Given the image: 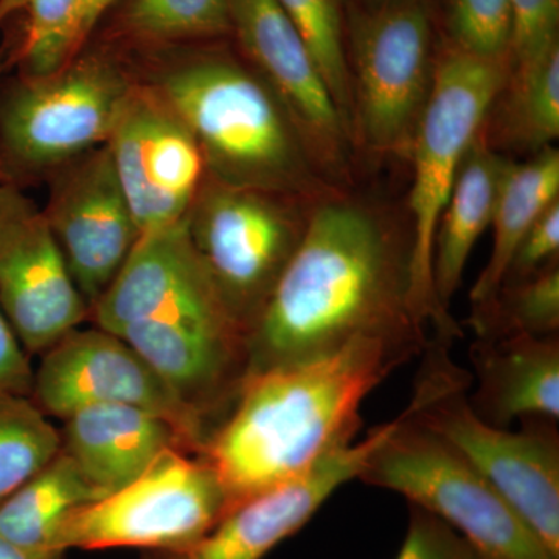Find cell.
<instances>
[{
    "label": "cell",
    "instance_id": "6da1fadb",
    "mask_svg": "<svg viewBox=\"0 0 559 559\" xmlns=\"http://www.w3.org/2000/svg\"><path fill=\"white\" fill-rule=\"evenodd\" d=\"M411 234L378 210L334 193L311 205L299 248L248 336V373L297 366L349 342L421 353L409 304Z\"/></svg>",
    "mask_w": 559,
    "mask_h": 559
},
{
    "label": "cell",
    "instance_id": "7a4b0ae2",
    "mask_svg": "<svg viewBox=\"0 0 559 559\" xmlns=\"http://www.w3.org/2000/svg\"><path fill=\"white\" fill-rule=\"evenodd\" d=\"M415 355L403 345L358 340L307 362L246 378L234 407L200 452L223 481L230 509L356 441L364 401Z\"/></svg>",
    "mask_w": 559,
    "mask_h": 559
},
{
    "label": "cell",
    "instance_id": "3957f363",
    "mask_svg": "<svg viewBox=\"0 0 559 559\" xmlns=\"http://www.w3.org/2000/svg\"><path fill=\"white\" fill-rule=\"evenodd\" d=\"M124 53L197 139L210 178L307 204L337 193L285 103L240 53L219 40Z\"/></svg>",
    "mask_w": 559,
    "mask_h": 559
},
{
    "label": "cell",
    "instance_id": "277c9868",
    "mask_svg": "<svg viewBox=\"0 0 559 559\" xmlns=\"http://www.w3.org/2000/svg\"><path fill=\"white\" fill-rule=\"evenodd\" d=\"M138 84L130 57L100 39L50 75L0 79V183H46L106 145Z\"/></svg>",
    "mask_w": 559,
    "mask_h": 559
},
{
    "label": "cell",
    "instance_id": "5b68a950",
    "mask_svg": "<svg viewBox=\"0 0 559 559\" xmlns=\"http://www.w3.org/2000/svg\"><path fill=\"white\" fill-rule=\"evenodd\" d=\"M507 76L509 61L487 60L444 44L436 53L432 90L412 143L411 311L419 329L432 326L436 340L447 345L460 331L451 316L440 311L433 294L437 226L463 157L484 127Z\"/></svg>",
    "mask_w": 559,
    "mask_h": 559
},
{
    "label": "cell",
    "instance_id": "8992f818",
    "mask_svg": "<svg viewBox=\"0 0 559 559\" xmlns=\"http://www.w3.org/2000/svg\"><path fill=\"white\" fill-rule=\"evenodd\" d=\"M448 349L439 341L426 345L411 400L415 417L468 460L559 559L558 423L524 419L516 432L484 421L466 396L471 378Z\"/></svg>",
    "mask_w": 559,
    "mask_h": 559
},
{
    "label": "cell",
    "instance_id": "52a82bcc",
    "mask_svg": "<svg viewBox=\"0 0 559 559\" xmlns=\"http://www.w3.org/2000/svg\"><path fill=\"white\" fill-rule=\"evenodd\" d=\"M414 409L411 401L358 480L429 511L488 559H557L479 471L423 425Z\"/></svg>",
    "mask_w": 559,
    "mask_h": 559
},
{
    "label": "cell",
    "instance_id": "ba28073f",
    "mask_svg": "<svg viewBox=\"0 0 559 559\" xmlns=\"http://www.w3.org/2000/svg\"><path fill=\"white\" fill-rule=\"evenodd\" d=\"M229 509L209 460L168 448L131 484L69 513L51 549H182L207 535Z\"/></svg>",
    "mask_w": 559,
    "mask_h": 559
},
{
    "label": "cell",
    "instance_id": "9c48e42d",
    "mask_svg": "<svg viewBox=\"0 0 559 559\" xmlns=\"http://www.w3.org/2000/svg\"><path fill=\"white\" fill-rule=\"evenodd\" d=\"M311 205L207 176L187 213L190 240L248 336L299 248Z\"/></svg>",
    "mask_w": 559,
    "mask_h": 559
},
{
    "label": "cell",
    "instance_id": "30bf717a",
    "mask_svg": "<svg viewBox=\"0 0 559 559\" xmlns=\"http://www.w3.org/2000/svg\"><path fill=\"white\" fill-rule=\"evenodd\" d=\"M347 57L353 135L409 160L436 69L428 2L395 0L353 17Z\"/></svg>",
    "mask_w": 559,
    "mask_h": 559
},
{
    "label": "cell",
    "instance_id": "8fae6325",
    "mask_svg": "<svg viewBox=\"0 0 559 559\" xmlns=\"http://www.w3.org/2000/svg\"><path fill=\"white\" fill-rule=\"evenodd\" d=\"M33 403L61 419L97 404L139 407L167 419L200 454L210 429L127 341L108 330H72L43 353L33 373Z\"/></svg>",
    "mask_w": 559,
    "mask_h": 559
},
{
    "label": "cell",
    "instance_id": "7c38bea8",
    "mask_svg": "<svg viewBox=\"0 0 559 559\" xmlns=\"http://www.w3.org/2000/svg\"><path fill=\"white\" fill-rule=\"evenodd\" d=\"M0 310L27 353L46 352L90 319L43 209L2 183Z\"/></svg>",
    "mask_w": 559,
    "mask_h": 559
},
{
    "label": "cell",
    "instance_id": "4fadbf2b",
    "mask_svg": "<svg viewBox=\"0 0 559 559\" xmlns=\"http://www.w3.org/2000/svg\"><path fill=\"white\" fill-rule=\"evenodd\" d=\"M140 235L186 218L207 178L189 128L140 83L106 143Z\"/></svg>",
    "mask_w": 559,
    "mask_h": 559
},
{
    "label": "cell",
    "instance_id": "5bb4252c",
    "mask_svg": "<svg viewBox=\"0 0 559 559\" xmlns=\"http://www.w3.org/2000/svg\"><path fill=\"white\" fill-rule=\"evenodd\" d=\"M238 53L285 103L320 171L342 179L353 135L310 47L277 0H230Z\"/></svg>",
    "mask_w": 559,
    "mask_h": 559
},
{
    "label": "cell",
    "instance_id": "9a60e30c",
    "mask_svg": "<svg viewBox=\"0 0 559 559\" xmlns=\"http://www.w3.org/2000/svg\"><path fill=\"white\" fill-rule=\"evenodd\" d=\"M90 319L114 334L145 320H171L248 336L221 299L186 218L140 235L119 274L92 305Z\"/></svg>",
    "mask_w": 559,
    "mask_h": 559
},
{
    "label": "cell",
    "instance_id": "2e32d148",
    "mask_svg": "<svg viewBox=\"0 0 559 559\" xmlns=\"http://www.w3.org/2000/svg\"><path fill=\"white\" fill-rule=\"evenodd\" d=\"M46 183L44 216L91 311L139 241L138 224L108 145L69 162Z\"/></svg>",
    "mask_w": 559,
    "mask_h": 559
},
{
    "label": "cell",
    "instance_id": "e0dca14e",
    "mask_svg": "<svg viewBox=\"0 0 559 559\" xmlns=\"http://www.w3.org/2000/svg\"><path fill=\"white\" fill-rule=\"evenodd\" d=\"M393 425L395 418L371 429L366 439L331 452L300 476L241 500L197 543L182 549L143 551L142 559H263L304 528L337 489L359 479Z\"/></svg>",
    "mask_w": 559,
    "mask_h": 559
},
{
    "label": "cell",
    "instance_id": "ac0fdd59",
    "mask_svg": "<svg viewBox=\"0 0 559 559\" xmlns=\"http://www.w3.org/2000/svg\"><path fill=\"white\" fill-rule=\"evenodd\" d=\"M117 336L200 415L212 436L234 407L246 380L248 336L171 320L132 323Z\"/></svg>",
    "mask_w": 559,
    "mask_h": 559
},
{
    "label": "cell",
    "instance_id": "d6986e66",
    "mask_svg": "<svg viewBox=\"0 0 559 559\" xmlns=\"http://www.w3.org/2000/svg\"><path fill=\"white\" fill-rule=\"evenodd\" d=\"M477 417L510 428L524 419H559V334L476 340L469 349Z\"/></svg>",
    "mask_w": 559,
    "mask_h": 559
},
{
    "label": "cell",
    "instance_id": "ffe728a7",
    "mask_svg": "<svg viewBox=\"0 0 559 559\" xmlns=\"http://www.w3.org/2000/svg\"><path fill=\"white\" fill-rule=\"evenodd\" d=\"M60 432L61 450L75 460L103 498L138 479L162 451L191 452L167 419L121 404L73 412Z\"/></svg>",
    "mask_w": 559,
    "mask_h": 559
},
{
    "label": "cell",
    "instance_id": "44dd1931",
    "mask_svg": "<svg viewBox=\"0 0 559 559\" xmlns=\"http://www.w3.org/2000/svg\"><path fill=\"white\" fill-rule=\"evenodd\" d=\"M510 162L489 145L484 130L463 157L433 242V294L443 314L450 316L451 301L462 283L471 253L491 227Z\"/></svg>",
    "mask_w": 559,
    "mask_h": 559
},
{
    "label": "cell",
    "instance_id": "7402d4cb",
    "mask_svg": "<svg viewBox=\"0 0 559 559\" xmlns=\"http://www.w3.org/2000/svg\"><path fill=\"white\" fill-rule=\"evenodd\" d=\"M481 130L499 153L533 156L554 146L559 138V44L538 60L509 70Z\"/></svg>",
    "mask_w": 559,
    "mask_h": 559
},
{
    "label": "cell",
    "instance_id": "603a6c76",
    "mask_svg": "<svg viewBox=\"0 0 559 559\" xmlns=\"http://www.w3.org/2000/svg\"><path fill=\"white\" fill-rule=\"evenodd\" d=\"M557 201L559 151L555 146L533 154L521 164L510 162L492 216L495 240L491 255L471 289L473 307L484 304L498 293L522 238L533 223Z\"/></svg>",
    "mask_w": 559,
    "mask_h": 559
},
{
    "label": "cell",
    "instance_id": "cb8c5ba5",
    "mask_svg": "<svg viewBox=\"0 0 559 559\" xmlns=\"http://www.w3.org/2000/svg\"><path fill=\"white\" fill-rule=\"evenodd\" d=\"M106 17L105 31L92 39L123 51L215 43L231 36L230 0H119Z\"/></svg>",
    "mask_w": 559,
    "mask_h": 559
},
{
    "label": "cell",
    "instance_id": "d4e9b609",
    "mask_svg": "<svg viewBox=\"0 0 559 559\" xmlns=\"http://www.w3.org/2000/svg\"><path fill=\"white\" fill-rule=\"evenodd\" d=\"M102 498L75 460L60 450L0 503V536L25 550L51 551V540L64 518Z\"/></svg>",
    "mask_w": 559,
    "mask_h": 559
},
{
    "label": "cell",
    "instance_id": "484cf974",
    "mask_svg": "<svg viewBox=\"0 0 559 559\" xmlns=\"http://www.w3.org/2000/svg\"><path fill=\"white\" fill-rule=\"evenodd\" d=\"M468 325L481 341L558 334L559 261L530 277L502 283L491 299L474 305Z\"/></svg>",
    "mask_w": 559,
    "mask_h": 559
},
{
    "label": "cell",
    "instance_id": "4316f807",
    "mask_svg": "<svg viewBox=\"0 0 559 559\" xmlns=\"http://www.w3.org/2000/svg\"><path fill=\"white\" fill-rule=\"evenodd\" d=\"M80 0H28L11 17L20 20L0 51L5 70L25 76H46L64 68L79 49Z\"/></svg>",
    "mask_w": 559,
    "mask_h": 559
},
{
    "label": "cell",
    "instance_id": "83f0119b",
    "mask_svg": "<svg viewBox=\"0 0 559 559\" xmlns=\"http://www.w3.org/2000/svg\"><path fill=\"white\" fill-rule=\"evenodd\" d=\"M61 450V432L25 396H0V503Z\"/></svg>",
    "mask_w": 559,
    "mask_h": 559
},
{
    "label": "cell",
    "instance_id": "f1b7e54d",
    "mask_svg": "<svg viewBox=\"0 0 559 559\" xmlns=\"http://www.w3.org/2000/svg\"><path fill=\"white\" fill-rule=\"evenodd\" d=\"M310 47L352 131V84L341 0H277ZM353 135V132H352Z\"/></svg>",
    "mask_w": 559,
    "mask_h": 559
},
{
    "label": "cell",
    "instance_id": "f546056e",
    "mask_svg": "<svg viewBox=\"0 0 559 559\" xmlns=\"http://www.w3.org/2000/svg\"><path fill=\"white\" fill-rule=\"evenodd\" d=\"M448 44L455 49L509 61L510 0H444Z\"/></svg>",
    "mask_w": 559,
    "mask_h": 559
},
{
    "label": "cell",
    "instance_id": "4dcf8cb0",
    "mask_svg": "<svg viewBox=\"0 0 559 559\" xmlns=\"http://www.w3.org/2000/svg\"><path fill=\"white\" fill-rule=\"evenodd\" d=\"M509 70L530 64L559 44V0H510Z\"/></svg>",
    "mask_w": 559,
    "mask_h": 559
},
{
    "label": "cell",
    "instance_id": "1f68e13d",
    "mask_svg": "<svg viewBox=\"0 0 559 559\" xmlns=\"http://www.w3.org/2000/svg\"><path fill=\"white\" fill-rule=\"evenodd\" d=\"M395 559H488L447 522L409 503L406 535Z\"/></svg>",
    "mask_w": 559,
    "mask_h": 559
},
{
    "label": "cell",
    "instance_id": "d6a6232c",
    "mask_svg": "<svg viewBox=\"0 0 559 559\" xmlns=\"http://www.w3.org/2000/svg\"><path fill=\"white\" fill-rule=\"evenodd\" d=\"M559 257V201L533 223L510 261L503 283L530 277ZM502 286V285H500Z\"/></svg>",
    "mask_w": 559,
    "mask_h": 559
},
{
    "label": "cell",
    "instance_id": "836d02e7",
    "mask_svg": "<svg viewBox=\"0 0 559 559\" xmlns=\"http://www.w3.org/2000/svg\"><path fill=\"white\" fill-rule=\"evenodd\" d=\"M33 373L27 352L0 310V396L31 399Z\"/></svg>",
    "mask_w": 559,
    "mask_h": 559
},
{
    "label": "cell",
    "instance_id": "e575fe53",
    "mask_svg": "<svg viewBox=\"0 0 559 559\" xmlns=\"http://www.w3.org/2000/svg\"><path fill=\"white\" fill-rule=\"evenodd\" d=\"M119 0H80L79 9V49L80 51L90 44L92 36L100 27L109 11L116 7Z\"/></svg>",
    "mask_w": 559,
    "mask_h": 559
},
{
    "label": "cell",
    "instance_id": "d590c367",
    "mask_svg": "<svg viewBox=\"0 0 559 559\" xmlns=\"http://www.w3.org/2000/svg\"><path fill=\"white\" fill-rule=\"evenodd\" d=\"M64 551L25 550L0 536V559H64Z\"/></svg>",
    "mask_w": 559,
    "mask_h": 559
},
{
    "label": "cell",
    "instance_id": "8d00e7d4",
    "mask_svg": "<svg viewBox=\"0 0 559 559\" xmlns=\"http://www.w3.org/2000/svg\"><path fill=\"white\" fill-rule=\"evenodd\" d=\"M28 0H0V28L16 16Z\"/></svg>",
    "mask_w": 559,
    "mask_h": 559
},
{
    "label": "cell",
    "instance_id": "74e56055",
    "mask_svg": "<svg viewBox=\"0 0 559 559\" xmlns=\"http://www.w3.org/2000/svg\"><path fill=\"white\" fill-rule=\"evenodd\" d=\"M395 2V0H364L367 9H380V7L389 5V3Z\"/></svg>",
    "mask_w": 559,
    "mask_h": 559
},
{
    "label": "cell",
    "instance_id": "f35d334b",
    "mask_svg": "<svg viewBox=\"0 0 559 559\" xmlns=\"http://www.w3.org/2000/svg\"><path fill=\"white\" fill-rule=\"evenodd\" d=\"M5 62H3V55L2 51H0V79H2L3 73H5Z\"/></svg>",
    "mask_w": 559,
    "mask_h": 559
}]
</instances>
